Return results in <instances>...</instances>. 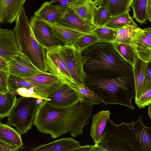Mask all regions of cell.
I'll return each mask as SVG.
<instances>
[{"instance_id": "obj_1", "label": "cell", "mask_w": 151, "mask_h": 151, "mask_svg": "<svg viewBox=\"0 0 151 151\" xmlns=\"http://www.w3.org/2000/svg\"><path fill=\"white\" fill-rule=\"evenodd\" d=\"M93 104L79 101L65 107H55L45 100L38 106L34 124L42 133L49 134L56 138L69 133L73 137L83 133V128L89 124Z\"/></svg>"}, {"instance_id": "obj_2", "label": "cell", "mask_w": 151, "mask_h": 151, "mask_svg": "<svg viewBox=\"0 0 151 151\" xmlns=\"http://www.w3.org/2000/svg\"><path fill=\"white\" fill-rule=\"evenodd\" d=\"M143 115L131 123L115 124L108 119L97 146L106 151H151V127L142 121Z\"/></svg>"}, {"instance_id": "obj_3", "label": "cell", "mask_w": 151, "mask_h": 151, "mask_svg": "<svg viewBox=\"0 0 151 151\" xmlns=\"http://www.w3.org/2000/svg\"><path fill=\"white\" fill-rule=\"evenodd\" d=\"M81 52L86 75L103 77L133 73V67L119 54L112 42L99 41Z\"/></svg>"}, {"instance_id": "obj_4", "label": "cell", "mask_w": 151, "mask_h": 151, "mask_svg": "<svg viewBox=\"0 0 151 151\" xmlns=\"http://www.w3.org/2000/svg\"><path fill=\"white\" fill-rule=\"evenodd\" d=\"M83 83L99 96L106 105L118 104L135 109L132 99L135 98L133 73L113 76L86 75Z\"/></svg>"}, {"instance_id": "obj_5", "label": "cell", "mask_w": 151, "mask_h": 151, "mask_svg": "<svg viewBox=\"0 0 151 151\" xmlns=\"http://www.w3.org/2000/svg\"><path fill=\"white\" fill-rule=\"evenodd\" d=\"M13 30L21 52L39 70L47 72L46 50L36 40L24 6L18 15Z\"/></svg>"}, {"instance_id": "obj_6", "label": "cell", "mask_w": 151, "mask_h": 151, "mask_svg": "<svg viewBox=\"0 0 151 151\" xmlns=\"http://www.w3.org/2000/svg\"><path fill=\"white\" fill-rule=\"evenodd\" d=\"M37 98L22 96L17 99L8 116L6 124L15 127L21 135L27 133L34 124L36 112L39 104Z\"/></svg>"}, {"instance_id": "obj_7", "label": "cell", "mask_w": 151, "mask_h": 151, "mask_svg": "<svg viewBox=\"0 0 151 151\" xmlns=\"http://www.w3.org/2000/svg\"><path fill=\"white\" fill-rule=\"evenodd\" d=\"M30 23L36 40L45 50L59 48L66 45L53 32L51 27L46 22L34 15L30 17Z\"/></svg>"}, {"instance_id": "obj_8", "label": "cell", "mask_w": 151, "mask_h": 151, "mask_svg": "<svg viewBox=\"0 0 151 151\" xmlns=\"http://www.w3.org/2000/svg\"><path fill=\"white\" fill-rule=\"evenodd\" d=\"M68 70L75 84L83 83L86 74L83 69L84 62L81 51L74 45H65L60 48Z\"/></svg>"}, {"instance_id": "obj_9", "label": "cell", "mask_w": 151, "mask_h": 151, "mask_svg": "<svg viewBox=\"0 0 151 151\" xmlns=\"http://www.w3.org/2000/svg\"><path fill=\"white\" fill-rule=\"evenodd\" d=\"M46 102L59 107L71 106L80 101L76 91L66 84L60 82L50 86Z\"/></svg>"}, {"instance_id": "obj_10", "label": "cell", "mask_w": 151, "mask_h": 151, "mask_svg": "<svg viewBox=\"0 0 151 151\" xmlns=\"http://www.w3.org/2000/svg\"><path fill=\"white\" fill-rule=\"evenodd\" d=\"M60 47L46 51L47 70L49 73L57 76L61 82L67 84L70 83L75 84L60 53Z\"/></svg>"}, {"instance_id": "obj_11", "label": "cell", "mask_w": 151, "mask_h": 151, "mask_svg": "<svg viewBox=\"0 0 151 151\" xmlns=\"http://www.w3.org/2000/svg\"><path fill=\"white\" fill-rule=\"evenodd\" d=\"M8 72L21 77L45 73L39 70L21 52L8 62Z\"/></svg>"}, {"instance_id": "obj_12", "label": "cell", "mask_w": 151, "mask_h": 151, "mask_svg": "<svg viewBox=\"0 0 151 151\" xmlns=\"http://www.w3.org/2000/svg\"><path fill=\"white\" fill-rule=\"evenodd\" d=\"M55 23L60 25L86 34L91 33L92 31L97 27L82 19L70 7L68 8Z\"/></svg>"}, {"instance_id": "obj_13", "label": "cell", "mask_w": 151, "mask_h": 151, "mask_svg": "<svg viewBox=\"0 0 151 151\" xmlns=\"http://www.w3.org/2000/svg\"><path fill=\"white\" fill-rule=\"evenodd\" d=\"M20 52L13 31L0 28V57L8 62Z\"/></svg>"}, {"instance_id": "obj_14", "label": "cell", "mask_w": 151, "mask_h": 151, "mask_svg": "<svg viewBox=\"0 0 151 151\" xmlns=\"http://www.w3.org/2000/svg\"><path fill=\"white\" fill-rule=\"evenodd\" d=\"M82 146L72 137L60 139L48 143L32 147L31 151H78Z\"/></svg>"}, {"instance_id": "obj_15", "label": "cell", "mask_w": 151, "mask_h": 151, "mask_svg": "<svg viewBox=\"0 0 151 151\" xmlns=\"http://www.w3.org/2000/svg\"><path fill=\"white\" fill-rule=\"evenodd\" d=\"M26 0H0L1 23L12 24L15 22Z\"/></svg>"}, {"instance_id": "obj_16", "label": "cell", "mask_w": 151, "mask_h": 151, "mask_svg": "<svg viewBox=\"0 0 151 151\" xmlns=\"http://www.w3.org/2000/svg\"><path fill=\"white\" fill-rule=\"evenodd\" d=\"M8 84L10 92L14 93L19 88H35L40 93L44 100H47L48 91L51 85L44 84L26 80L22 77L9 73Z\"/></svg>"}, {"instance_id": "obj_17", "label": "cell", "mask_w": 151, "mask_h": 151, "mask_svg": "<svg viewBox=\"0 0 151 151\" xmlns=\"http://www.w3.org/2000/svg\"><path fill=\"white\" fill-rule=\"evenodd\" d=\"M147 62L138 58L133 67L135 100L145 93Z\"/></svg>"}, {"instance_id": "obj_18", "label": "cell", "mask_w": 151, "mask_h": 151, "mask_svg": "<svg viewBox=\"0 0 151 151\" xmlns=\"http://www.w3.org/2000/svg\"><path fill=\"white\" fill-rule=\"evenodd\" d=\"M129 44L139 58L147 62H151V39L144 35L142 29L131 40Z\"/></svg>"}, {"instance_id": "obj_19", "label": "cell", "mask_w": 151, "mask_h": 151, "mask_svg": "<svg viewBox=\"0 0 151 151\" xmlns=\"http://www.w3.org/2000/svg\"><path fill=\"white\" fill-rule=\"evenodd\" d=\"M111 114L109 110H101L93 116L90 135L96 146L98 145Z\"/></svg>"}, {"instance_id": "obj_20", "label": "cell", "mask_w": 151, "mask_h": 151, "mask_svg": "<svg viewBox=\"0 0 151 151\" xmlns=\"http://www.w3.org/2000/svg\"><path fill=\"white\" fill-rule=\"evenodd\" d=\"M46 22L51 27L53 32L66 45H74L79 38L86 34L60 25L55 23Z\"/></svg>"}, {"instance_id": "obj_21", "label": "cell", "mask_w": 151, "mask_h": 151, "mask_svg": "<svg viewBox=\"0 0 151 151\" xmlns=\"http://www.w3.org/2000/svg\"><path fill=\"white\" fill-rule=\"evenodd\" d=\"M68 8L53 6L46 1L43 3L40 7L34 12V15L46 22L55 23Z\"/></svg>"}, {"instance_id": "obj_22", "label": "cell", "mask_w": 151, "mask_h": 151, "mask_svg": "<svg viewBox=\"0 0 151 151\" xmlns=\"http://www.w3.org/2000/svg\"><path fill=\"white\" fill-rule=\"evenodd\" d=\"M133 10L132 18L141 25L151 21V0H132L130 4Z\"/></svg>"}, {"instance_id": "obj_23", "label": "cell", "mask_w": 151, "mask_h": 151, "mask_svg": "<svg viewBox=\"0 0 151 151\" xmlns=\"http://www.w3.org/2000/svg\"><path fill=\"white\" fill-rule=\"evenodd\" d=\"M76 92L80 101L88 104H99L104 103L102 99L90 90L83 83L78 85L72 83L68 85Z\"/></svg>"}, {"instance_id": "obj_24", "label": "cell", "mask_w": 151, "mask_h": 151, "mask_svg": "<svg viewBox=\"0 0 151 151\" xmlns=\"http://www.w3.org/2000/svg\"><path fill=\"white\" fill-rule=\"evenodd\" d=\"M96 7L91 0H74L70 8L82 19L93 25V18Z\"/></svg>"}, {"instance_id": "obj_25", "label": "cell", "mask_w": 151, "mask_h": 151, "mask_svg": "<svg viewBox=\"0 0 151 151\" xmlns=\"http://www.w3.org/2000/svg\"><path fill=\"white\" fill-rule=\"evenodd\" d=\"M0 139L15 147L22 149L24 147L21 134L17 131L7 124H0Z\"/></svg>"}, {"instance_id": "obj_26", "label": "cell", "mask_w": 151, "mask_h": 151, "mask_svg": "<svg viewBox=\"0 0 151 151\" xmlns=\"http://www.w3.org/2000/svg\"><path fill=\"white\" fill-rule=\"evenodd\" d=\"M99 6L106 9L112 17L131 10L127 0H99Z\"/></svg>"}, {"instance_id": "obj_27", "label": "cell", "mask_w": 151, "mask_h": 151, "mask_svg": "<svg viewBox=\"0 0 151 151\" xmlns=\"http://www.w3.org/2000/svg\"><path fill=\"white\" fill-rule=\"evenodd\" d=\"M129 12L127 11L112 17L104 26L114 29L129 26L137 27L138 25L134 21L132 17L129 14Z\"/></svg>"}, {"instance_id": "obj_28", "label": "cell", "mask_w": 151, "mask_h": 151, "mask_svg": "<svg viewBox=\"0 0 151 151\" xmlns=\"http://www.w3.org/2000/svg\"><path fill=\"white\" fill-rule=\"evenodd\" d=\"M113 46L123 58L133 67L138 58L134 48L129 44L116 42H113Z\"/></svg>"}, {"instance_id": "obj_29", "label": "cell", "mask_w": 151, "mask_h": 151, "mask_svg": "<svg viewBox=\"0 0 151 151\" xmlns=\"http://www.w3.org/2000/svg\"><path fill=\"white\" fill-rule=\"evenodd\" d=\"M13 92L3 94L0 92V119L8 117L14 106L17 100Z\"/></svg>"}, {"instance_id": "obj_30", "label": "cell", "mask_w": 151, "mask_h": 151, "mask_svg": "<svg viewBox=\"0 0 151 151\" xmlns=\"http://www.w3.org/2000/svg\"><path fill=\"white\" fill-rule=\"evenodd\" d=\"M142 29L139 27L132 26L116 29L114 42L129 44L131 40Z\"/></svg>"}, {"instance_id": "obj_31", "label": "cell", "mask_w": 151, "mask_h": 151, "mask_svg": "<svg viewBox=\"0 0 151 151\" xmlns=\"http://www.w3.org/2000/svg\"><path fill=\"white\" fill-rule=\"evenodd\" d=\"M22 78L29 81L50 85L61 82L57 76L48 72Z\"/></svg>"}, {"instance_id": "obj_32", "label": "cell", "mask_w": 151, "mask_h": 151, "mask_svg": "<svg viewBox=\"0 0 151 151\" xmlns=\"http://www.w3.org/2000/svg\"><path fill=\"white\" fill-rule=\"evenodd\" d=\"M112 17L106 9L100 6H96L93 16V25L97 27L104 26Z\"/></svg>"}, {"instance_id": "obj_33", "label": "cell", "mask_w": 151, "mask_h": 151, "mask_svg": "<svg viewBox=\"0 0 151 151\" xmlns=\"http://www.w3.org/2000/svg\"><path fill=\"white\" fill-rule=\"evenodd\" d=\"M91 32L99 39L100 41L112 43L114 42L115 29L103 26L97 27Z\"/></svg>"}, {"instance_id": "obj_34", "label": "cell", "mask_w": 151, "mask_h": 151, "mask_svg": "<svg viewBox=\"0 0 151 151\" xmlns=\"http://www.w3.org/2000/svg\"><path fill=\"white\" fill-rule=\"evenodd\" d=\"M100 41L93 34H86L79 38L74 45L78 49L82 51L89 46Z\"/></svg>"}, {"instance_id": "obj_35", "label": "cell", "mask_w": 151, "mask_h": 151, "mask_svg": "<svg viewBox=\"0 0 151 151\" xmlns=\"http://www.w3.org/2000/svg\"><path fill=\"white\" fill-rule=\"evenodd\" d=\"M135 103L139 108L143 109L151 104V89L147 90L139 99L135 100Z\"/></svg>"}, {"instance_id": "obj_36", "label": "cell", "mask_w": 151, "mask_h": 151, "mask_svg": "<svg viewBox=\"0 0 151 151\" xmlns=\"http://www.w3.org/2000/svg\"><path fill=\"white\" fill-rule=\"evenodd\" d=\"M9 74L8 71L0 70V92L3 94L10 92L8 84Z\"/></svg>"}, {"instance_id": "obj_37", "label": "cell", "mask_w": 151, "mask_h": 151, "mask_svg": "<svg viewBox=\"0 0 151 151\" xmlns=\"http://www.w3.org/2000/svg\"><path fill=\"white\" fill-rule=\"evenodd\" d=\"M74 0H51L49 4L57 6L62 7H70Z\"/></svg>"}, {"instance_id": "obj_38", "label": "cell", "mask_w": 151, "mask_h": 151, "mask_svg": "<svg viewBox=\"0 0 151 151\" xmlns=\"http://www.w3.org/2000/svg\"><path fill=\"white\" fill-rule=\"evenodd\" d=\"M20 148L10 145L0 139V151H15Z\"/></svg>"}, {"instance_id": "obj_39", "label": "cell", "mask_w": 151, "mask_h": 151, "mask_svg": "<svg viewBox=\"0 0 151 151\" xmlns=\"http://www.w3.org/2000/svg\"><path fill=\"white\" fill-rule=\"evenodd\" d=\"M147 73L146 78V91L151 89V62H147Z\"/></svg>"}, {"instance_id": "obj_40", "label": "cell", "mask_w": 151, "mask_h": 151, "mask_svg": "<svg viewBox=\"0 0 151 151\" xmlns=\"http://www.w3.org/2000/svg\"><path fill=\"white\" fill-rule=\"evenodd\" d=\"M8 62L4 59L0 57V70L8 71Z\"/></svg>"}, {"instance_id": "obj_41", "label": "cell", "mask_w": 151, "mask_h": 151, "mask_svg": "<svg viewBox=\"0 0 151 151\" xmlns=\"http://www.w3.org/2000/svg\"><path fill=\"white\" fill-rule=\"evenodd\" d=\"M144 35L147 37L151 39V28L147 27L142 29Z\"/></svg>"}, {"instance_id": "obj_42", "label": "cell", "mask_w": 151, "mask_h": 151, "mask_svg": "<svg viewBox=\"0 0 151 151\" xmlns=\"http://www.w3.org/2000/svg\"><path fill=\"white\" fill-rule=\"evenodd\" d=\"M151 104L148 107V114L149 115L150 118H151Z\"/></svg>"}, {"instance_id": "obj_43", "label": "cell", "mask_w": 151, "mask_h": 151, "mask_svg": "<svg viewBox=\"0 0 151 151\" xmlns=\"http://www.w3.org/2000/svg\"><path fill=\"white\" fill-rule=\"evenodd\" d=\"M44 100L41 98L37 99L36 101L37 104H39L42 102Z\"/></svg>"}, {"instance_id": "obj_44", "label": "cell", "mask_w": 151, "mask_h": 151, "mask_svg": "<svg viewBox=\"0 0 151 151\" xmlns=\"http://www.w3.org/2000/svg\"><path fill=\"white\" fill-rule=\"evenodd\" d=\"M93 4L96 6L99 0H91Z\"/></svg>"}, {"instance_id": "obj_45", "label": "cell", "mask_w": 151, "mask_h": 151, "mask_svg": "<svg viewBox=\"0 0 151 151\" xmlns=\"http://www.w3.org/2000/svg\"><path fill=\"white\" fill-rule=\"evenodd\" d=\"M130 0H127L128 3V5H129V6H130Z\"/></svg>"}, {"instance_id": "obj_46", "label": "cell", "mask_w": 151, "mask_h": 151, "mask_svg": "<svg viewBox=\"0 0 151 151\" xmlns=\"http://www.w3.org/2000/svg\"><path fill=\"white\" fill-rule=\"evenodd\" d=\"M132 0H130V4H131V2H132Z\"/></svg>"}, {"instance_id": "obj_47", "label": "cell", "mask_w": 151, "mask_h": 151, "mask_svg": "<svg viewBox=\"0 0 151 151\" xmlns=\"http://www.w3.org/2000/svg\"><path fill=\"white\" fill-rule=\"evenodd\" d=\"M1 120H0V124H1Z\"/></svg>"}, {"instance_id": "obj_48", "label": "cell", "mask_w": 151, "mask_h": 151, "mask_svg": "<svg viewBox=\"0 0 151 151\" xmlns=\"http://www.w3.org/2000/svg\"><path fill=\"white\" fill-rule=\"evenodd\" d=\"M1 21H0V28H0V24H1Z\"/></svg>"}]
</instances>
